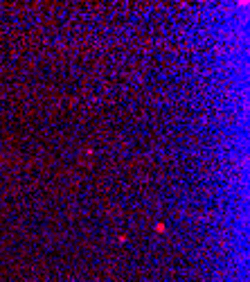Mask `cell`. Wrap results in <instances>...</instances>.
I'll return each mask as SVG.
<instances>
[{"label":"cell","instance_id":"cell-1","mask_svg":"<svg viewBox=\"0 0 250 282\" xmlns=\"http://www.w3.org/2000/svg\"><path fill=\"white\" fill-rule=\"evenodd\" d=\"M156 232H164V224H156Z\"/></svg>","mask_w":250,"mask_h":282}]
</instances>
